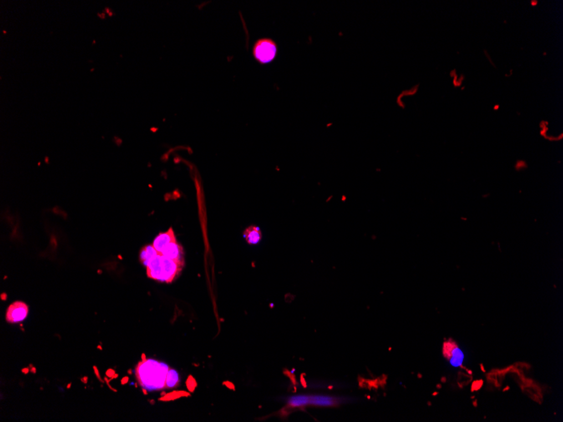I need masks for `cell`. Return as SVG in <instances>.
<instances>
[{
    "label": "cell",
    "mask_w": 563,
    "mask_h": 422,
    "mask_svg": "<svg viewBox=\"0 0 563 422\" xmlns=\"http://www.w3.org/2000/svg\"><path fill=\"white\" fill-rule=\"evenodd\" d=\"M158 255L159 253L157 252L153 245H147L141 250L140 260L144 266L147 267Z\"/></svg>",
    "instance_id": "obj_9"
},
{
    "label": "cell",
    "mask_w": 563,
    "mask_h": 422,
    "mask_svg": "<svg viewBox=\"0 0 563 422\" xmlns=\"http://www.w3.org/2000/svg\"><path fill=\"white\" fill-rule=\"evenodd\" d=\"M341 399L330 395H295L288 399V404L292 408H301L306 405L332 407L339 404Z\"/></svg>",
    "instance_id": "obj_4"
},
{
    "label": "cell",
    "mask_w": 563,
    "mask_h": 422,
    "mask_svg": "<svg viewBox=\"0 0 563 422\" xmlns=\"http://www.w3.org/2000/svg\"><path fill=\"white\" fill-rule=\"evenodd\" d=\"M27 313H28L27 306L23 302H16L9 307L6 319L11 323H19L26 318Z\"/></svg>",
    "instance_id": "obj_5"
},
{
    "label": "cell",
    "mask_w": 563,
    "mask_h": 422,
    "mask_svg": "<svg viewBox=\"0 0 563 422\" xmlns=\"http://www.w3.org/2000/svg\"><path fill=\"white\" fill-rule=\"evenodd\" d=\"M175 240L174 232H173V230H171V229H170L169 231L159 234V235L155 238V240H154V243H153V246H154V249L156 250L157 252L160 254V253L163 251L164 248L166 247L167 245H169L170 243L175 241Z\"/></svg>",
    "instance_id": "obj_7"
},
{
    "label": "cell",
    "mask_w": 563,
    "mask_h": 422,
    "mask_svg": "<svg viewBox=\"0 0 563 422\" xmlns=\"http://www.w3.org/2000/svg\"><path fill=\"white\" fill-rule=\"evenodd\" d=\"M278 52V47L276 42L271 38H260L253 46L252 54L254 58L260 64H269L276 59Z\"/></svg>",
    "instance_id": "obj_3"
},
{
    "label": "cell",
    "mask_w": 563,
    "mask_h": 422,
    "mask_svg": "<svg viewBox=\"0 0 563 422\" xmlns=\"http://www.w3.org/2000/svg\"><path fill=\"white\" fill-rule=\"evenodd\" d=\"M160 255L171 259L173 261H177L183 265V250L180 245H178L176 241H173L164 248Z\"/></svg>",
    "instance_id": "obj_6"
},
{
    "label": "cell",
    "mask_w": 563,
    "mask_h": 422,
    "mask_svg": "<svg viewBox=\"0 0 563 422\" xmlns=\"http://www.w3.org/2000/svg\"><path fill=\"white\" fill-rule=\"evenodd\" d=\"M170 368L154 359L143 360L136 368V377L139 385L148 392L165 388V379Z\"/></svg>",
    "instance_id": "obj_1"
},
{
    "label": "cell",
    "mask_w": 563,
    "mask_h": 422,
    "mask_svg": "<svg viewBox=\"0 0 563 422\" xmlns=\"http://www.w3.org/2000/svg\"><path fill=\"white\" fill-rule=\"evenodd\" d=\"M180 383L179 373L174 369H169L165 379V388H175Z\"/></svg>",
    "instance_id": "obj_11"
},
{
    "label": "cell",
    "mask_w": 563,
    "mask_h": 422,
    "mask_svg": "<svg viewBox=\"0 0 563 422\" xmlns=\"http://www.w3.org/2000/svg\"><path fill=\"white\" fill-rule=\"evenodd\" d=\"M182 266V264L159 254L147 266V275L156 281L171 282L179 275Z\"/></svg>",
    "instance_id": "obj_2"
},
{
    "label": "cell",
    "mask_w": 563,
    "mask_h": 422,
    "mask_svg": "<svg viewBox=\"0 0 563 422\" xmlns=\"http://www.w3.org/2000/svg\"><path fill=\"white\" fill-rule=\"evenodd\" d=\"M464 359V353L461 350L459 349V347H454L451 348L450 352L448 353V362L452 367H454V368L461 367Z\"/></svg>",
    "instance_id": "obj_8"
},
{
    "label": "cell",
    "mask_w": 563,
    "mask_h": 422,
    "mask_svg": "<svg viewBox=\"0 0 563 422\" xmlns=\"http://www.w3.org/2000/svg\"><path fill=\"white\" fill-rule=\"evenodd\" d=\"M244 237L250 245H257L261 240V232L260 229L255 226L248 228L244 233Z\"/></svg>",
    "instance_id": "obj_10"
}]
</instances>
